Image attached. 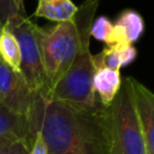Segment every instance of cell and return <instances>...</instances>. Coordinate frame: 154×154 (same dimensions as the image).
Wrapping results in <instances>:
<instances>
[{
    "instance_id": "cell-1",
    "label": "cell",
    "mask_w": 154,
    "mask_h": 154,
    "mask_svg": "<svg viewBox=\"0 0 154 154\" xmlns=\"http://www.w3.org/2000/svg\"><path fill=\"white\" fill-rule=\"evenodd\" d=\"M29 117L47 154H108L107 107L99 101L82 107L36 94Z\"/></svg>"
},
{
    "instance_id": "cell-2",
    "label": "cell",
    "mask_w": 154,
    "mask_h": 154,
    "mask_svg": "<svg viewBox=\"0 0 154 154\" xmlns=\"http://www.w3.org/2000/svg\"><path fill=\"white\" fill-rule=\"evenodd\" d=\"M100 0H84L77 8L75 22L78 32V49L76 58L64 77L45 95V97L82 107H91L97 102L93 89L94 65L89 42L91 25Z\"/></svg>"
},
{
    "instance_id": "cell-3",
    "label": "cell",
    "mask_w": 154,
    "mask_h": 154,
    "mask_svg": "<svg viewBox=\"0 0 154 154\" xmlns=\"http://www.w3.org/2000/svg\"><path fill=\"white\" fill-rule=\"evenodd\" d=\"M108 154H147L138 122L131 77L122 81L120 89L107 107Z\"/></svg>"
},
{
    "instance_id": "cell-4",
    "label": "cell",
    "mask_w": 154,
    "mask_h": 154,
    "mask_svg": "<svg viewBox=\"0 0 154 154\" xmlns=\"http://www.w3.org/2000/svg\"><path fill=\"white\" fill-rule=\"evenodd\" d=\"M40 47L47 79V91L45 94H47L64 77L76 58L78 32L75 18L57 23V25L49 30L43 29Z\"/></svg>"
},
{
    "instance_id": "cell-5",
    "label": "cell",
    "mask_w": 154,
    "mask_h": 154,
    "mask_svg": "<svg viewBox=\"0 0 154 154\" xmlns=\"http://www.w3.org/2000/svg\"><path fill=\"white\" fill-rule=\"evenodd\" d=\"M16 36L20 49V73L32 94L47 91V79L42 65L40 38L42 28L25 17V12L16 13L5 25Z\"/></svg>"
},
{
    "instance_id": "cell-6",
    "label": "cell",
    "mask_w": 154,
    "mask_h": 154,
    "mask_svg": "<svg viewBox=\"0 0 154 154\" xmlns=\"http://www.w3.org/2000/svg\"><path fill=\"white\" fill-rule=\"evenodd\" d=\"M35 95L29 89L23 75L0 58V101L11 111L29 117Z\"/></svg>"
},
{
    "instance_id": "cell-7",
    "label": "cell",
    "mask_w": 154,
    "mask_h": 154,
    "mask_svg": "<svg viewBox=\"0 0 154 154\" xmlns=\"http://www.w3.org/2000/svg\"><path fill=\"white\" fill-rule=\"evenodd\" d=\"M131 85L147 154H154V93L132 77Z\"/></svg>"
},
{
    "instance_id": "cell-8",
    "label": "cell",
    "mask_w": 154,
    "mask_h": 154,
    "mask_svg": "<svg viewBox=\"0 0 154 154\" xmlns=\"http://www.w3.org/2000/svg\"><path fill=\"white\" fill-rule=\"evenodd\" d=\"M34 136L30 117L11 111L0 101V144L25 141L32 146Z\"/></svg>"
},
{
    "instance_id": "cell-9",
    "label": "cell",
    "mask_w": 154,
    "mask_h": 154,
    "mask_svg": "<svg viewBox=\"0 0 154 154\" xmlns=\"http://www.w3.org/2000/svg\"><path fill=\"white\" fill-rule=\"evenodd\" d=\"M122 76L119 70H113L103 66L94 67L93 75V89L97 97V101L108 107L118 94L122 85Z\"/></svg>"
},
{
    "instance_id": "cell-10",
    "label": "cell",
    "mask_w": 154,
    "mask_h": 154,
    "mask_svg": "<svg viewBox=\"0 0 154 154\" xmlns=\"http://www.w3.org/2000/svg\"><path fill=\"white\" fill-rule=\"evenodd\" d=\"M117 43H135L144 30V20L142 16L131 8L123 10L113 22Z\"/></svg>"
},
{
    "instance_id": "cell-11",
    "label": "cell",
    "mask_w": 154,
    "mask_h": 154,
    "mask_svg": "<svg viewBox=\"0 0 154 154\" xmlns=\"http://www.w3.org/2000/svg\"><path fill=\"white\" fill-rule=\"evenodd\" d=\"M137 55V51L132 45L116 43L106 46L100 53L91 57L94 67L103 66L113 70H120L123 66L131 64Z\"/></svg>"
},
{
    "instance_id": "cell-12",
    "label": "cell",
    "mask_w": 154,
    "mask_h": 154,
    "mask_svg": "<svg viewBox=\"0 0 154 154\" xmlns=\"http://www.w3.org/2000/svg\"><path fill=\"white\" fill-rule=\"evenodd\" d=\"M77 8L78 7L71 0H38L37 8L34 14L36 17L60 23L72 19Z\"/></svg>"
},
{
    "instance_id": "cell-13",
    "label": "cell",
    "mask_w": 154,
    "mask_h": 154,
    "mask_svg": "<svg viewBox=\"0 0 154 154\" xmlns=\"http://www.w3.org/2000/svg\"><path fill=\"white\" fill-rule=\"evenodd\" d=\"M0 58L13 70L20 72V49L12 31L2 26L0 31Z\"/></svg>"
},
{
    "instance_id": "cell-14",
    "label": "cell",
    "mask_w": 154,
    "mask_h": 154,
    "mask_svg": "<svg viewBox=\"0 0 154 154\" xmlns=\"http://www.w3.org/2000/svg\"><path fill=\"white\" fill-rule=\"evenodd\" d=\"M91 36H94L99 41H102L106 46H112V45H116L117 43L116 42L113 22H111L105 16H101L96 20L93 22V25H91Z\"/></svg>"
},
{
    "instance_id": "cell-15",
    "label": "cell",
    "mask_w": 154,
    "mask_h": 154,
    "mask_svg": "<svg viewBox=\"0 0 154 154\" xmlns=\"http://www.w3.org/2000/svg\"><path fill=\"white\" fill-rule=\"evenodd\" d=\"M31 146L25 141H13L0 144V154H29Z\"/></svg>"
},
{
    "instance_id": "cell-16",
    "label": "cell",
    "mask_w": 154,
    "mask_h": 154,
    "mask_svg": "<svg viewBox=\"0 0 154 154\" xmlns=\"http://www.w3.org/2000/svg\"><path fill=\"white\" fill-rule=\"evenodd\" d=\"M19 11L13 0H0V22L2 25H5Z\"/></svg>"
},
{
    "instance_id": "cell-17",
    "label": "cell",
    "mask_w": 154,
    "mask_h": 154,
    "mask_svg": "<svg viewBox=\"0 0 154 154\" xmlns=\"http://www.w3.org/2000/svg\"><path fill=\"white\" fill-rule=\"evenodd\" d=\"M29 154H47V149H46V144L42 137V134L40 130H37L35 132L34 136V143L30 148V153Z\"/></svg>"
},
{
    "instance_id": "cell-18",
    "label": "cell",
    "mask_w": 154,
    "mask_h": 154,
    "mask_svg": "<svg viewBox=\"0 0 154 154\" xmlns=\"http://www.w3.org/2000/svg\"><path fill=\"white\" fill-rule=\"evenodd\" d=\"M13 1H14L16 7L18 8V11H19V12H24V6H23L24 0H13Z\"/></svg>"
},
{
    "instance_id": "cell-19",
    "label": "cell",
    "mask_w": 154,
    "mask_h": 154,
    "mask_svg": "<svg viewBox=\"0 0 154 154\" xmlns=\"http://www.w3.org/2000/svg\"><path fill=\"white\" fill-rule=\"evenodd\" d=\"M1 29H2V24H1V22H0V31H1Z\"/></svg>"
}]
</instances>
